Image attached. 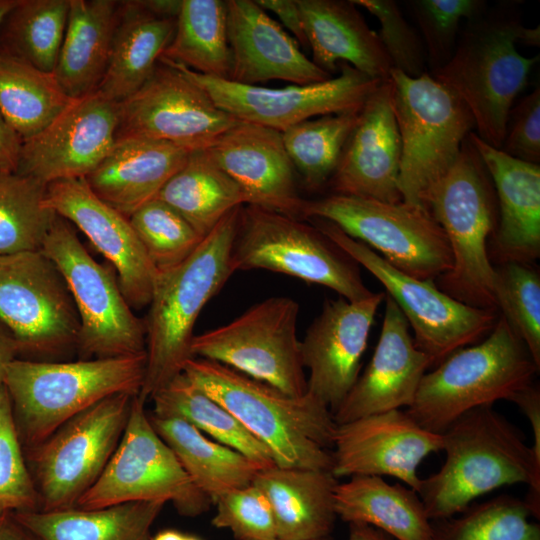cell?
Wrapping results in <instances>:
<instances>
[{
    "mask_svg": "<svg viewBox=\"0 0 540 540\" xmlns=\"http://www.w3.org/2000/svg\"><path fill=\"white\" fill-rule=\"evenodd\" d=\"M185 534L177 530L167 529L158 532L155 536H152L150 540H183Z\"/></svg>",
    "mask_w": 540,
    "mask_h": 540,
    "instance_id": "obj_58",
    "label": "cell"
},
{
    "mask_svg": "<svg viewBox=\"0 0 540 540\" xmlns=\"http://www.w3.org/2000/svg\"><path fill=\"white\" fill-rule=\"evenodd\" d=\"M515 403L528 418L533 434L531 446L536 458L540 460V390L534 383L515 393L509 400Z\"/></svg>",
    "mask_w": 540,
    "mask_h": 540,
    "instance_id": "obj_52",
    "label": "cell"
},
{
    "mask_svg": "<svg viewBox=\"0 0 540 540\" xmlns=\"http://www.w3.org/2000/svg\"><path fill=\"white\" fill-rule=\"evenodd\" d=\"M45 204L79 228L110 262L132 309L148 306L157 269L146 254L129 218L100 199L84 178L47 184Z\"/></svg>",
    "mask_w": 540,
    "mask_h": 540,
    "instance_id": "obj_22",
    "label": "cell"
},
{
    "mask_svg": "<svg viewBox=\"0 0 540 540\" xmlns=\"http://www.w3.org/2000/svg\"><path fill=\"white\" fill-rule=\"evenodd\" d=\"M188 153L171 143L150 138L117 139L84 179L100 199L129 217L157 197L184 165Z\"/></svg>",
    "mask_w": 540,
    "mask_h": 540,
    "instance_id": "obj_28",
    "label": "cell"
},
{
    "mask_svg": "<svg viewBox=\"0 0 540 540\" xmlns=\"http://www.w3.org/2000/svg\"><path fill=\"white\" fill-rule=\"evenodd\" d=\"M176 19L156 15L142 1L121 2L108 66L96 91L120 102L139 90L170 44Z\"/></svg>",
    "mask_w": 540,
    "mask_h": 540,
    "instance_id": "obj_32",
    "label": "cell"
},
{
    "mask_svg": "<svg viewBox=\"0 0 540 540\" xmlns=\"http://www.w3.org/2000/svg\"><path fill=\"white\" fill-rule=\"evenodd\" d=\"M118 102L92 92L73 102L21 144L16 173L44 184L85 178L116 142Z\"/></svg>",
    "mask_w": 540,
    "mask_h": 540,
    "instance_id": "obj_19",
    "label": "cell"
},
{
    "mask_svg": "<svg viewBox=\"0 0 540 540\" xmlns=\"http://www.w3.org/2000/svg\"><path fill=\"white\" fill-rule=\"evenodd\" d=\"M518 42L539 46V26L525 27L512 12H483L468 20L449 61L431 73L468 107L479 138L499 149L513 102L539 59L522 56Z\"/></svg>",
    "mask_w": 540,
    "mask_h": 540,
    "instance_id": "obj_4",
    "label": "cell"
},
{
    "mask_svg": "<svg viewBox=\"0 0 540 540\" xmlns=\"http://www.w3.org/2000/svg\"><path fill=\"white\" fill-rule=\"evenodd\" d=\"M147 9L156 15L177 18L182 0H148L142 1Z\"/></svg>",
    "mask_w": 540,
    "mask_h": 540,
    "instance_id": "obj_57",
    "label": "cell"
},
{
    "mask_svg": "<svg viewBox=\"0 0 540 540\" xmlns=\"http://www.w3.org/2000/svg\"><path fill=\"white\" fill-rule=\"evenodd\" d=\"M445 459L421 478L418 494L430 520L452 517L478 497L512 484H526L524 500L540 513V460L521 431L492 406L472 409L442 434Z\"/></svg>",
    "mask_w": 540,
    "mask_h": 540,
    "instance_id": "obj_1",
    "label": "cell"
},
{
    "mask_svg": "<svg viewBox=\"0 0 540 540\" xmlns=\"http://www.w3.org/2000/svg\"><path fill=\"white\" fill-rule=\"evenodd\" d=\"M539 367L503 316L479 343L463 347L426 373L406 412L442 434L464 413L510 400L533 383Z\"/></svg>",
    "mask_w": 540,
    "mask_h": 540,
    "instance_id": "obj_6",
    "label": "cell"
},
{
    "mask_svg": "<svg viewBox=\"0 0 540 540\" xmlns=\"http://www.w3.org/2000/svg\"><path fill=\"white\" fill-rule=\"evenodd\" d=\"M386 289L412 328L416 346L438 365L453 352L483 340L498 321L496 309L470 306L432 280L412 277L323 219H307Z\"/></svg>",
    "mask_w": 540,
    "mask_h": 540,
    "instance_id": "obj_12",
    "label": "cell"
},
{
    "mask_svg": "<svg viewBox=\"0 0 540 540\" xmlns=\"http://www.w3.org/2000/svg\"><path fill=\"white\" fill-rule=\"evenodd\" d=\"M348 540H395L385 532L365 523H349Z\"/></svg>",
    "mask_w": 540,
    "mask_h": 540,
    "instance_id": "obj_56",
    "label": "cell"
},
{
    "mask_svg": "<svg viewBox=\"0 0 540 540\" xmlns=\"http://www.w3.org/2000/svg\"><path fill=\"white\" fill-rule=\"evenodd\" d=\"M214 504L212 524L231 530L238 540H278L271 504L253 483L224 494Z\"/></svg>",
    "mask_w": 540,
    "mask_h": 540,
    "instance_id": "obj_48",
    "label": "cell"
},
{
    "mask_svg": "<svg viewBox=\"0 0 540 540\" xmlns=\"http://www.w3.org/2000/svg\"><path fill=\"white\" fill-rule=\"evenodd\" d=\"M150 399L154 404L153 415L182 419L209 438L242 453L262 469L276 465L270 450L261 441L183 373Z\"/></svg>",
    "mask_w": 540,
    "mask_h": 540,
    "instance_id": "obj_37",
    "label": "cell"
},
{
    "mask_svg": "<svg viewBox=\"0 0 540 540\" xmlns=\"http://www.w3.org/2000/svg\"><path fill=\"white\" fill-rule=\"evenodd\" d=\"M226 6L232 59L229 80L245 85L270 80L305 85L332 77L256 0H226Z\"/></svg>",
    "mask_w": 540,
    "mask_h": 540,
    "instance_id": "obj_26",
    "label": "cell"
},
{
    "mask_svg": "<svg viewBox=\"0 0 540 540\" xmlns=\"http://www.w3.org/2000/svg\"><path fill=\"white\" fill-rule=\"evenodd\" d=\"M334 508L343 521L371 525L395 540H432V526L419 494L379 476H352L339 483Z\"/></svg>",
    "mask_w": 540,
    "mask_h": 540,
    "instance_id": "obj_33",
    "label": "cell"
},
{
    "mask_svg": "<svg viewBox=\"0 0 540 540\" xmlns=\"http://www.w3.org/2000/svg\"><path fill=\"white\" fill-rule=\"evenodd\" d=\"M41 251L62 274L74 301L83 359L146 353L145 320L134 314L112 266L90 255L70 222L57 215Z\"/></svg>",
    "mask_w": 540,
    "mask_h": 540,
    "instance_id": "obj_10",
    "label": "cell"
},
{
    "mask_svg": "<svg viewBox=\"0 0 540 540\" xmlns=\"http://www.w3.org/2000/svg\"><path fill=\"white\" fill-rule=\"evenodd\" d=\"M165 503L139 501L97 509L13 513L40 540H150Z\"/></svg>",
    "mask_w": 540,
    "mask_h": 540,
    "instance_id": "obj_35",
    "label": "cell"
},
{
    "mask_svg": "<svg viewBox=\"0 0 540 540\" xmlns=\"http://www.w3.org/2000/svg\"><path fill=\"white\" fill-rule=\"evenodd\" d=\"M157 198L174 208L202 238L231 210L246 205L240 186L205 149L188 153L184 165L167 181Z\"/></svg>",
    "mask_w": 540,
    "mask_h": 540,
    "instance_id": "obj_36",
    "label": "cell"
},
{
    "mask_svg": "<svg viewBox=\"0 0 540 540\" xmlns=\"http://www.w3.org/2000/svg\"><path fill=\"white\" fill-rule=\"evenodd\" d=\"M323 219L362 242L389 264L421 280L440 278L453 265L447 237L430 212L403 201L332 194L305 200L302 219Z\"/></svg>",
    "mask_w": 540,
    "mask_h": 540,
    "instance_id": "obj_11",
    "label": "cell"
},
{
    "mask_svg": "<svg viewBox=\"0 0 540 540\" xmlns=\"http://www.w3.org/2000/svg\"><path fill=\"white\" fill-rule=\"evenodd\" d=\"M47 184L0 173V257L39 251L56 214L45 204Z\"/></svg>",
    "mask_w": 540,
    "mask_h": 540,
    "instance_id": "obj_42",
    "label": "cell"
},
{
    "mask_svg": "<svg viewBox=\"0 0 540 540\" xmlns=\"http://www.w3.org/2000/svg\"><path fill=\"white\" fill-rule=\"evenodd\" d=\"M469 139L498 197L495 252L502 263L529 264L540 255V165L506 154L483 141L474 131Z\"/></svg>",
    "mask_w": 540,
    "mask_h": 540,
    "instance_id": "obj_27",
    "label": "cell"
},
{
    "mask_svg": "<svg viewBox=\"0 0 540 540\" xmlns=\"http://www.w3.org/2000/svg\"><path fill=\"white\" fill-rule=\"evenodd\" d=\"M224 406L285 468L329 470L337 424L330 409L307 392L291 396L215 361L193 357L182 372Z\"/></svg>",
    "mask_w": 540,
    "mask_h": 540,
    "instance_id": "obj_2",
    "label": "cell"
},
{
    "mask_svg": "<svg viewBox=\"0 0 540 540\" xmlns=\"http://www.w3.org/2000/svg\"><path fill=\"white\" fill-rule=\"evenodd\" d=\"M231 267L263 269L332 289L348 301L371 292L357 263L317 227L281 213L243 205L231 250Z\"/></svg>",
    "mask_w": 540,
    "mask_h": 540,
    "instance_id": "obj_9",
    "label": "cell"
},
{
    "mask_svg": "<svg viewBox=\"0 0 540 540\" xmlns=\"http://www.w3.org/2000/svg\"><path fill=\"white\" fill-rule=\"evenodd\" d=\"M205 150L240 186L246 205L302 219L305 199L298 193L282 132L239 120Z\"/></svg>",
    "mask_w": 540,
    "mask_h": 540,
    "instance_id": "obj_23",
    "label": "cell"
},
{
    "mask_svg": "<svg viewBox=\"0 0 540 540\" xmlns=\"http://www.w3.org/2000/svg\"><path fill=\"white\" fill-rule=\"evenodd\" d=\"M139 395L132 400L120 442L95 484L76 507L97 509L128 502H171L184 516L207 511L210 499L191 481L172 449L157 434Z\"/></svg>",
    "mask_w": 540,
    "mask_h": 540,
    "instance_id": "obj_15",
    "label": "cell"
},
{
    "mask_svg": "<svg viewBox=\"0 0 540 540\" xmlns=\"http://www.w3.org/2000/svg\"><path fill=\"white\" fill-rule=\"evenodd\" d=\"M400 162L401 139L388 78L369 95L359 112L329 181L333 194L401 202Z\"/></svg>",
    "mask_w": 540,
    "mask_h": 540,
    "instance_id": "obj_24",
    "label": "cell"
},
{
    "mask_svg": "<svg viewBox=\"0 0 540 540\" xmlns=\"http://www.w3.org/2000/svg\"><path fill=\"white\" fill-rule=\"evenodd\" d=\"M265 11L274 13L281 26L302 46L308 49L302 15L297 0H256Z\"/></svg>",
    "mask_w": 540,
    "mask_h": 540,
    "instance_id": "obj_51",
    "label": "cell"
},
{
    "mask_svg": "<svg viewBox=\"0 0 540 540\" xmlns=\"http://www.w3.org/2000/svg\"><path fill=\"white\" fill-rule=\"evenodd\" d=\"M506 154L534 164L540 162V88L537 86L512 107L500 148Z\"/></svg>",
    "mask_w": 540,
    "mask_h": 540,
    "instance_id": "obj_50",
    "label": "cell"
},
{
    "mask_svg": "<svg viewBox=\"0 0 540 540\" xmlns=\"http://www.w3.org/2000/svg\"><path fill=\"white\" fill-rule=\"evenodd\" d=\"M352 2L379 20L378 36L392 70H398L410 77H418L426 72L427 58L424 44L408 24L395 1L352 0Z\"/></svg>",
    "mask_w": 540,
    "mask_h": 540,
    "instance_id": "obj_49",
    "label": "cell"
},
{
    "mask_svg": "<svg viewBox=\"0 0 540 540\" xmlns=\"http://www.w3.org/2000/svg\"><path fill=\"white\" fill-rule=\"evenodd\" d=\"M128 218L157 270L181 263L203 240L174 208L157 197L141 205Z\"/></svg>",
    "mask_w": 540,
    "mask_h": 540,
    "instance_id": "obj_44",
    "label": "cell"
},
{
    "mask_svg": "<svg viewBox=\"0 0 540 540\" xmlns=\"http://www.w3.org/2000/svg\"><path fill=\"white\" fill-rule=\"evenodd\" d=\"M238 121L180 70L159 60L145 84L118 102L116 140L150 138L190 152L206 149Z\"/></svg>",
    "mask_w": 540,
    "mask_h": 540,
    "instance_id": "obj_18",
    "label": "cell"
},
{
    "mask_svg": "<svg viewBox=\"0 0 540 540\" xmlns=\"http://www.w3.org/2000/svg\"><path fill=\"white\" fill-rule=\"evenodd\" d=\"M66 30L54 75L73 99L95 92L106 72L121 2L69 0Z\"/></svg>",
    "mask_w": 540,
    "mask_h": 540,
    "instance_id": "obj_31",
    "label": "cell"
},
{
    "mask_svg": "<svg viewBox=\"0 0 540 540\" xmlns=\"http://www.w3.org/2000/svg\"><path fill=\"white\" fill-rule=\"evenodd\" d=\"M18 2L19 0H0V26L4 21L5 17L18 4Z\"/></svg>",
    "mask_w": 540,
    "mask_h": 540,
    "instance_id": "obj_59",
    "label": "cell"
},
{
    "mask_svg": "<svg viewBox=\"0 0 540 540\" xmlns=\"http://www.w3.org/2000/svg\"><path fill=\"white\" fill-rule=\"evenodd\" d=\"M41 501L13 416L9 394L0 386V514L38 511Z\"/></svg>",
    "mask_w": 540,
    "mask_h": 540,
    "instance_id": "obj_46",
    "label": "cell"
},
{
    "mask_svg": "<svg viewBox=\"0 0 540 540\" xmlns=\"http://www.w3.org/2000/svg\"><path fill=\"white\" fill-rule=\"evenodd\" d=\"M135 395L103 399L25 453L42 511L74 508L99 479L125 430Z\"/></svg>",
    "mask_w": 540,
    "mask_h": 540,
    "instance_id": "obj_13",
    "label": "cell"
},
{
    "mask_svg": "<svg viewBox=\"0 0 540 540\" xmlns=\"http://www.w3.org/2000/svg\"><path fill=\"white\" fill-rule=\"evenodd\" d=\"M384 298L379 292L359 301L326 300L300 340L302 363L309 371L307 392L332 414L360 374L374 317Z\"/></svg>",
    "mask_w": 540,
    "mask_h": 540,
    "instance_id": "obj_21",
    "label": "cell"
},
{
    "mask_svg": "<svg viewBox=\"0 0 540 540\" xmlns=\"http://www.w3.org/2000/svg\"><path fill=\"white\" fill-rule=\"evenodd\" d=\"M22 141L0 114V171L16 172Z\"/></svg>",
    "mask_w": 540,
    "mask_h": 540,
    "instance_id": "obj_53",
    "label": "cell"
},
{
    "mask_svg": "<svg viewBox=\"0 0 540 540\" xmlns=\"http://www.w3.org/2000/svg\"><path fill=\"white\" fill-rule=\"evenodd\" d=\"M312 61L329 74L339 63L376 79L390 76L392 66L378 34L352 0H297Z\"/></svg>",
    "mask_w": 540,
    "mask_h": 540,
    "instance_id": "obj_29",
    "label": "cell"
},
{
    "mask_svg": "<svg viewBox=\"0 0 540 540\" xmlns=\"http://www.w3.org/2000/svg\"><path fill=\"white\" fill-rule=\"evenodd\" d=\"M0 540H40L13 513L0 514Z\"/></svg>",
    "mask_w": 540,
    "mask_h": 540,
    "instance_id": "obj_55",
    "label": "cell"
},
{
    "mask_svg": "<svg viewBox=\"0 0 540 540\" xmlns=\"http://www.w3.org/2000/svg\"><path fill=\"white\" fill-rule=\"evenodd\" d=\"M299 305L286 296L260 301L229 323L195 335L193 357L218 362L291 396L307 393L297 336Z\"/></svg>",
    "mask_w": 540,
    "mask_h": 540,
    "instance_id": "obj_14",
    "label": "cell"
},
{
    "mask_svg": "<svg viewBox=\"0 0 540 540\" xmlns=\"http://www.w3.org/2000/svg\"><path fill=\"white\" fill-rule=\"evenodd\" d=\"M202 87L215 104L234 118L283 132L302 121L328 114L358 112L383 81L347 63L337 76L317 83L281 88L245 85L196 73L164 59Z\"/></svg>",
    "mask_w": 540,
    "mask_h": 540,
    "instance_id": "obj_17",
    "label": "cell"
},
{
    "mask_svg": "<svg viewBox=\"0 0 540 540\" xmlns=\"http://www.w3.org/2000/svg\"><path fill=\"white\" fill-rule=\"evenodd\" d=\"M145 370L146 353L72 362L13 360L3 385L24 453L103 399L120 393L139 395Z\"/></svg>",
    "mask_w": 540,
    "mask_h": 540,
    "instance_id": "obj_5",
    "label": "cell"
},
{
    "mask_svg": "<svg viewBox=\"0 0 540 540\" xmlns=\"http://www.w3.org/2000/svg\"><path fill=\"white\" fill-rule=\"evenodd\" d=\"M0 320L18 358L43 361L78 346L80 322L68 286L41 251L0 257Z\"/></svg>",
    "mask_w": 540,
    "mask_h": 540,
    "instance_id": "obj_16",
    "label": "cell"
},
{
    "mask_svg": "<svg viewBox=\"0 0 540 540\" xmlns=\"http://www.w3.org/2000/svg\"><path fill=\"white\" fill-rule=\"evenodd\" d=\"M314 540H334V539L330 535V536H326V537H322V538H318V539H314Z\"/></svg>",
    "mask_w": 540,
    "mask_h": 540,
    "instance_id": "obj_61",
    "label": "cell"
},
{
    "mask_svg": "<svg viewBox=\"0 0 540 540\" xmlns=\"http://www.w3.org/2000/svg\"><path fill=\"white\" fill-rule=\"evenodd\" d=\"M18 346L9 328L0 320V386L7 366L18 358Z\"/></svg>",
    "mask_w": 540,
    "mask_h": 540,
    "instance_id": "obj_54",
    "label": "cell"
},
{
    "mask_svg": "<svg viewBox=\"0 0 540 540\" xmlns=\"http://www.w3.org/2000/svg\"><path fill=\"white\" fill-rule=\"evenodd\" d=\"M161 59L229 80L232 59L226 0H182L174 36Z\"/></svg>",
    "mask_w": 540,
    "mask_h": 540,
    "instance_id": "obj_38",
    "label": "cell"
},
{
    "mask_svg": "<svg viewBox=\"0 0 540 540\" xmlns=\"http://www.w3.org/2000/svg\"><path fill=\"white\" fill-rule=\"evenodd\" d=\"M493 188L468 135L453 165L429 192L425 208L443 229L452 253L451 270L439 278L442 291L470 306L498 310L496 268L487 249L496 218Z\"/></svg>",
    "mask_w": 540,
    "mask_h": 540,
    "instance_id": "obj_7",
    "label": "cell"
},
{
    "mask_svg": "<svg viewBox=\"0 0 540 540\" xmlns=\"http://www.w3.org/2000/svg\"><path fill=\"white\" fill-rule=\"evenodd\" d=\"M69 7V0H19L0 26V55L53 73Z\"/></svg>",
    "mask_w": 540,
    "mask_h": 540,
    "instance_id": "obj_40",
    "label": "cell"
},
{
    "mask_svg": "<svg viewBox=\"0 0 540 540\" xmlns=\"http://www.w3.org/2000/svg\"><path fill=\"white\" fill-rule=\"evenodd\" d=\"M73 100L54 73L1 56L0 114L22 142L40 133Z\"/></svg>",
    "mask_w": 540,
    "mask_h": 540,
    "instance_id": "obj_39",
    "label": "cell"
},
{
    "mask_svg": "<svg viewBox=\"0 0 540 540\" xmlns=\"http://www.w3.org/2000/svg\"><path fill=\"white\" fill-rule=\"evenodd\" d=\"M411 5L423 33L432 72L451 58L461 20L481 15L486 6L479 0H419Z\"/></svg>",
    "mask_w": 540,
    "mask_h": 540,
    "instance_id": "obj_47",
    "label": "cell"
},
{
    "mask_svg": "<svg viewBox=\"0 0 540 540\" xmlns=\"http://www.w3.org/2000/svg\"><path fill=\"white\" fill-rule=\"evenodd\" d=\"M359 112L319 116L282 132L287 154L309 190H318L330 181Z\"/></svg>",
    "mask_w": 540,
    "mask_h": 540,
    "instance_id": "obj_41",
    "label": "cell"
},
{
    "mask_svg": "<svg viewBox=\"0 0 540 540\" xmlns=\"http://www.w3.org/2000/svg\"><path fill=\"white\" fill-rule=\"evenodd\" d=\"M268 498L278 540H314L330 536L337 515L334 492L338 479L329 470L261 469L253 482Z\"/></svg>",
    "mask_w": 540,
    "mask_h": 540,
    "instance_id": "obj_30",
    "label": "cell"
},
{
    "mask_svg": "<svg viewBox=\"0 0 540 540\" xmlns=\"http://www.w3.org/2000/svg\"><path fill=\"white\" fill-rule=\"evenodd\" d=\"M378 343L362 374L333 413L336 424L390 410L409 408L430 358L415 344L410 326L397 304L385 295Z\"/></svg>",
    "mask_w": 540,
    "mask_h": 540,
    "instance_id": "obj_25",
    "label": "cell"
},
{
    "mask_svg": "<svg viewBox=\"0 0 540 540\" xmlns=\"http://www.w3.org/2000/svg\"><path fill=\"white\" fill-rule=\"evenodd\" d=\"M531 516L524 500L501 495L431 520L432 540H540V525Z\"/></svg>",
    "mask_w": 540,
    "mask_h": 540,
    "instance_id": "obj_43",
    "label": "cell"
},
{
    "mask_svg": "<svg viewBox=\"0 0 540 540\" xmlns=\"http://www.w3.org/2000/svg\"><path fill=\"white\" fill-rule=\"evenodd\" d=\"M332 447L335 478L386 475L418 492V467L429 454L442 450V436L396 409L337 424Z\"/></svg>",
    "mask_w": 540,
    "mask_h": 540,
    "instance_id": "obj_20",
    "label": "cell"
},
{
    "mask_svg": "<svg viewBox=\"0 0 540 540\" xmlns=\"http://www.w3.org/2000/svg\"><path fill=\"white\" fill-rule=\"evenodd\" d=\"M0 173H2V172L0 171Z\"/></svg>",
    "mask_w": 540,
    "mask_h": 540,
    "instance_id": "obj_62",
    "label": "cell"
},
{
    "mask_svg": "<svg viewBox=\"0 0 540 540\" xmlns=\"http://www.w3.org/2000/svg\"><path fill=\"white\" fill-rule=\"evenodd\" d=\"M183 540H201V539L198 538V537H196V536H193V535H187V534H185Z\"/></svg>",
    "mask_w": 540,
    "mask_h": 540,
    "instance_id": "obj_60",
    "label": "cell"
},
{
    "mask_svg": "<svg viewBox=\"0 0 540 540\" xmlns=\"http://www.w3.org/2000/svg\"><path fill=\"white\" fill-rule=\"evenodd\" d=\"M241 207L231 210L181 263L158 270L146 326L145 402L183 372L193 358L195 323L208 301L234 273L231 250Z\"/></svg>",
    "mask_w": 540,
    "mask_h": 540,
    "instance_id": "obj_3",
    "label": "cell"
},
{
    "mask_svg": "<svg viewBox=\"0 0 540 540\" xmlns=\"http://www.w3.org/2000/svg\"><path fill=\"white\" fill-rule=\"evenodd\" d=\"M495 299L511 328L540 368V277L529 264L505 262L496 268Z\"/></svg>",
    "mask_w": 540,
    "mask_h": 540,
    "instance_id": "obj_45",
    "label": "cell"
},
{
    "mask_svg": "<svg viewBox=\"0 0 540 540\" xmlns=\"http://www.w3.org/2000/svg\"><path fill=\"white\" fill-rule=\"evenodd\" d=\"M389 81L401 139L402 201L425 208L429 192L457 159L475 122L460 97L428 72L410 77L391 70Z\"/></svg>",
    "mask_w": 540,
    "mask_h": 540,
    "instance_id": "obj_8",
    "label": "cell"
},
{
    "mask_svg": "<svg viewBox=\"0 0 540 540\" xmlns=\"http://www.w3.org/2000/svg\"><path fill=\"white\" fill-rule=\"evenodd\" d=\"M148 416L191 481L212 503L230 491L250 485L262 469L242 453L209 438L182 419L152 413Z\"/></svg>",
    "mask_w": 540,
    "mask_h": 540,
    "instance_id": "obj_34",
    "label": "cell"
}]
</instances>
